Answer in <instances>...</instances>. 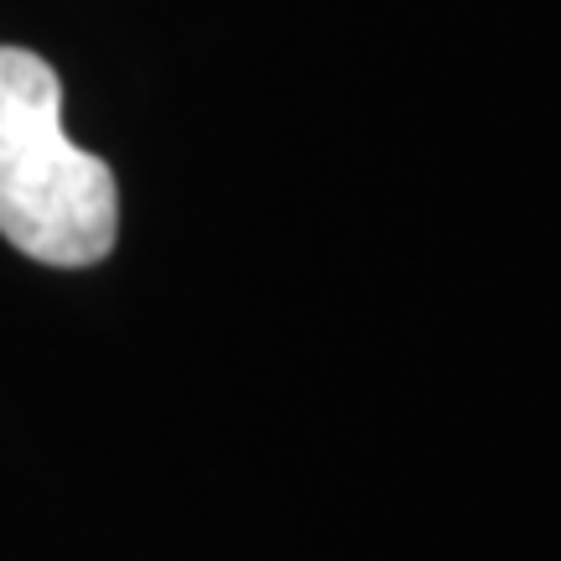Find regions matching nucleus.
<instances>
[{"instance_id": "nucleus-1", "label": "nucleus", "mask_w": 561, "mask_h": 561, "mask_svg": "<svg viewBox=\"0 0 561 561\" xmlns=\"http://www.w3.org/2000/svg\"><path fill=\"white\" fill-rule=\"evenodd\" d=\"M115 172L62 130V83L26 47H0V234L26 261L79 271L115 250Z\"/></svg>"}]
</instances>
